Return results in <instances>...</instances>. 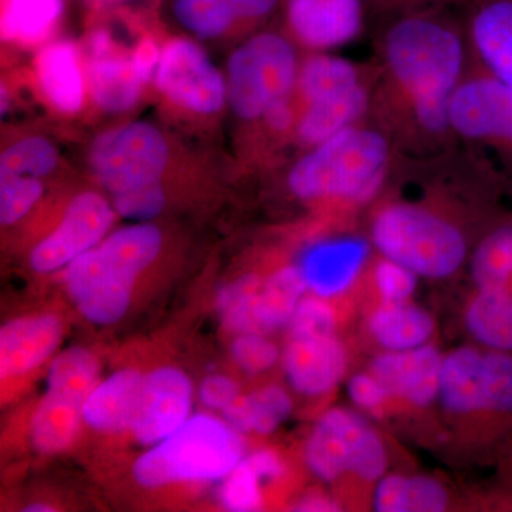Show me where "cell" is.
<instances>
[{"label":"cell","mask_w":512,"mask_h":512,"mask_svg":"<svg viewBox=\"0 0 512 512\" xmlns=\"http://www.w3.org/2000/svg\"><path fill=\"white\" fill-rule=\"evenodd\" d=\"M303 460L326 484L348 476L375 484L389 467L382 436L366 417L345 407H332L316 420L303 447Z\"/></svg>","instance_id":"52a82bcc"},{"label":"cell","mask_w":512,"mask_h":512,"mask_svg":"<svg viewBox=\"0 0 512 512\" xmlns=\"http://www.w3.org/2000/svg\"><path fill=\"white\" fill-rule=\"evenodd\" d=\"M56 147L43 137H28L6 148L0 157V174L45 177L57 164Z\"/></svg>","instance_id":"8d00e7d4"},{"label":"cell","mask_w":512,"mask_h":512,"mask_svg":"<svg viewBox=\"0 0 512 512\" xmlns=\"http://www.w3.org/2000/svg\"><path fill=\"white\" fill-rule=\"evenodd\" d=\"M87 86L96 106L109 113L130 110L140 97L143 80L106 30H96L86 43Z\"/></svg>","instance_id":"2e32d148"},{"label":"cell","mask_w":512,"mask_h":512,"mask_svg":"<svg viewBox=\"0 0 512 512\" xmlns=\"http://www.w3.org/2000/svg\"><path fill=\"white\" fill-rule=\"evenodd\" d=\"M282 366L289 386L308 397L326 396L338 387L349 369V353L333 335L289 336Z\"/></svg>","instance_id":"9a60e30c"},{"label":"cell","mask_w":512,"mask_h":512,"mask_svg":"<svg viewBox=\"0 0 512 512\" xmlns=\"http://www.w3.org/2000/svg\"><path fill=\"white\" fill-rule=\"evenodd\" d=\"M370 242L383 258L431 281L456 275L468 258L467 238L454 222L409 202H393L376 212Z\"/></svg>","instance_id":"5b68a950"},{"label":"cell","mask_w":512,"mask_h":512,"mask_svg":"<svg viewBox=\"0 0 512 512\" xmlns=\"http://www.w3.org/2000/svg\"><path fill=\"white\" fill-rule=\"evenodd\" d=\"M194 386L174 366L157 367L144 377L131 434L140 446L151 447L180 429L192 416Z\"/></svg>","instance_id":"4fadbf2b"},{"label":"cell","mask_w":512,"mask_h":512,"mask_svg":"<svg viewBox=\"0 0 512 512\" xmlns=\"http://www.w3.org/2000/svg\"><path fill=\"white\" fill-rule=\"evenodd\" d=\"M467 35L481 69L512 89V0H470Z\"/></svg>","instance_id":"ffe728a7"},{"label":"cell","mask_w":512,"mask_h":512,"mask_svg":"<svg viewBox=\"0 0 512 512\" xmlns=\"http://www.w3.org/2000/svg\"><path fill=\"white\" fill-rule=\"evenodd\" d=\"M168 157L163 134L151 124L137 121L97 137L89 161L97 181L116 195L160 183Z\"/></svg>","instance_id":"9c48e42d"},{"label":"cell","mask_w":512,"mask_h":512,"mask_svg":"<svg viewBox=\"0 0 512 512\" xmlns=\"http://www.w3.org/2000/svg\"><path fill=\"white\" fill-rule=\"evenodd\" d=\"M63 10L64 0H2L3 40L36 45L52 33Z\"/></svg>","instance_id":"f546056e"},{"label":"cell","mask_w":512,"mask_h":512,"mask_svg":"<svg viewBox=\"0 0 512 512\" xmlns=\"http://www.w3.org/2000/svg\"><path fill=\"white\" fill-rule=\"evenodd\" d=\"M241 386L231 376L212 373L204 377L198 387V400L205 409L214 413H222L241 396Z\"/></svg>","instance_id":"ee69618b"},{"label":"cell","mask_w":512,"mask_h":512,"mask_svg":"<svg viewBox=\"0 0 512 512\" xmlns=\"http://www.w3.org/2000/svg\"><path fill=\"white\" fill-rule=\"evenodd\" d=\"M43 195L39 177L20 174H0V221L16 224L29 214Z\"/></svg>","instance_id":"74e56055"},{"label":"cell","mask_w":512,"mask_h":512,"mask_svg":"<svg viewBox=\"0 0 512 512\" xmlns=\"http://www.w3.org/2000/svg\"><path fill=\"white\" fill-rule=\"evenodd\" d=\"M292 510L299 512H336L340 511V504L332 495L315 490L303 494L293 505Z\"/></svg>","instance_id":"bcb514c9"},{"label":"cell","mask_w":512,"mask_h":512,"mask_svg":"<svg viewBox=\"0 0 512 512\" xmlns=\"http://www.w3.org/2000/svg\"><path fill=\"white\" fill-rule=\"evenodd\" d=\"M367 104L369 93L365 84L349 92L308 103L299 120V138L308 146H318L340 131L356 126L357 120L365 114Z\"/></svg>","instance_id":"83f0119b"},{"label":"cell","mask_w":512,"mask_h":512,"mask_svg":"<svg viewBox=\"0 0 512 512\" xmlns=\"http://www.w3.org/2000/svg\"><path fill=\"white\" fill-rule=\"evenodd\" d=\"M245 454L244 434L222 416L192 414L180 429L137 457L133 477L146 488L222 481Z\"/></svg>","instance_id":"277c9868"},{"label":"cell","mask_w":512,"mask_h":512,"mask_svg":"<svg viewBox=\"0 0 512 512\" xmlns=\"http://www.w3.org/2000/svg\"><path fill=\"white\" fill-rule=\"evenodd\" d=\"M360 84L359 69L340 57L313 56L299 69L298 89L306 104L349 92Z\"/></svg>","instance_id":"d6a6232c"},{"label":"cell","mask_w":512,"mask_h":512,"mask_svg":"<svg viewBox=\"0 0 512 512\" xmlns=\"http://www.w3.org/2000/svg\"><path fill=\"white\" fill-rule=\"evenodd\" d=\"M100 380V362L92 350L73 346L60 352L47 370L46 389L73 394L86 402Z\"/></svg>","instance_id":"e575fe53"},{"label":"cell","mask_w":512,"mask_h":512,"mask_svg":"<svg viewBox=\"0 0 512 512\" xmlns=\"http://www.w3.org/2000/svg\"><path fill=\"white\" fill-rule=\"evenodd\" d=\"M372 248V242L355 235L320 239L303 249L295 265L308 293L332 301L356 285Z\"/></svg>","instance_id":"5bb4252c"},{"label":"cell","mask_w":512,"mask_h":512,"mask_svg":"<svg viewBox=\"0 0 512 512\" xmlns=\"http://www.w3.org/2000/svg\"><path fill=\"white\" fill-rule=\"evenodd\" d=\"M167 202L164 188L160 183L144 185L133 190L113 195V207L116 214L124 220L148 222L163 212Z\"/></svg>","instance_id":"b9f144b4"},{"label":"cell","mask_w":512,"mask_h":512,"mask_svg":"<svg viewBox=\"0 0 512 512\" xmlns=\"http://www.w3.org/2000/svg\"><path fill=\"white\" fill-rule=\"evenodd\" d=\"M308 295L298 266L278 269L262 281L259 289V308L265 333L288 328L296 306Z\"/></svg>","instance_id":"1f68e13d"},{"label":"cell","mask_w":512,"mask_h":512,"mask_svg":"<svg viewBox=\"0 0 512 512\" xmlns=\"http://www.w3.org/2000/svg\"><path fill=\"white\" fill-rule=\"evenodd\" d=\"M390 146L380 131L352 126L296 161L289 190L303 201L365 202L386 177Z\"/></svg>","instance_id":"3957f363"},{"label":"cell","mask_w":512,"mask_h":512,"mask_svg":"<svg viewBox=\"0 0 512 512\" xmlns=\"http://www.w3.org/2000/svg\"><path fill=\"white\" fill-rule=\"evenodd\" d=\"M163 234L156 225L134 222L107 235L99 245L63 269L73 305L93 325H116L133 301L137 278L156 261Z\"/></svg>","instance_id":"7a4b0ae2"},{"label":"cell","mask_w":512,"mask_h":512,"mask_svg":"<svg viewBox=\"0 0 512 512\" xmlns=\"http://www.w3.org/2000/svg\"><path fill=\"white\" fill-rule=\"evenodd\" d=\"M348 397L360 413L383 416L393 397L382 380L372 372H360L350 377Z\"/></svg>","instance_id":"7bdbcfd3"},{"label":"cell","mask_w":512,"mask_h":512,"mask_svg":"<svg viewBox=\"0 0 512 512\" xmlns=\"http://www.w3.org/2000/svg\"><path fill=\"white\" fill-rule=\"evenodd\" d=\"M286 15L295 36L313 49L342 46L363 26L362 0H288Z\"/></svg>","instance_id":"d6986e66"},{"label":"cell","mask_w":512,"mask_h":512,"mask_svg":"<svg viewBox=\"0 0 512 512\" xmlns=\"http://www.w3.org/2000/svg\"><path fill=\"white\" fill-rule=\"evenodd\" d=\"M229 352L235 366L249 376L269 372L282 359L281 350L266 333H238Z\"/></svg>","instance_id":"f35d334b"},{"label":"cell","mask_w":512,"mask_h":512,"mask_svg":"<svg viewBox=\"0 0 512 512\" xmlns=\"http://www.w3.org/2000/svg\"><path fill=\"white\" fill-rule=\"evenodd\" d=\"M137 369H121L99 380L83 404V423L99 433L130 431L144 384Z\"/></svg>","instance_id":"44dd1931"},{"label":"cell","mask_w":512,"mask_h":512,"mask_svg":"<svg viewBox=\"0 0 512 512\" xmlns=\"http://www.w3.org/2000/svg\"><path fill=\"white\" fill-rule=\"evenodd\" d=\"M419 276L392 259L380 258L373 268V285L380 301L386 303L412 301L419 286Z\"/></svg>","instance_id":"60d3db41"},{"label":"cell","mask_w":512,"mask_h":512,"mask_svg":"<svg viewBox=\"0 0 512 512\" xmlns=\"http://www.w3.org/2000/svg\"><path fill=\"white\" fill-rule=\"evenodd\" d=\"M26 512H55L56 508L52 504L36 501V503L28 504L25 507Z\"/></svg>","instance_id":"681fc988"},{"label":"cell","mask_w":512,"mask_h":512,"mask_svg":"<svg viewBox=\"0 0 512 512\" xmlns=\"http://www.w3.org/2000/svg\"><path fill=\"white\" fill-rule=\"evenodd\" d=\"M450 128L490 148L512 173V89L480 67L466 77L450 101Z\"/></svg>","instance_id":"30bf717a"},{"label":"cell","mask_w":512,"mask_h":512,"mask_svg":"<svg viewBox=\"0 0 512 512\" xmlns=\"http://www.w3.org/2000/svg\"><path fill=\"white\" fill-rule=\"evenodd\" d=\"M448 505L446 485L424 474L386 473L373 488L372 507L377 512H443Z\"/></svg>","instance_id":"484cf974"},{"label":"cell","mask_w":512,"mask_h":512,"mask_svg":"<svg viewBox=\"0 0 512 512\" xmlns=\"http://www.w3.org/2000/svg\"><path fill=\"white\" fill-rule=\"evenodd\" d=\"M116 210L94 191L74 197L62 221L30 252V266L37 274H50L72 264L74 259L99 245L109 235Z\"/></svg>","instance_id":"8fae6325"},{"label":"cell","mask_w":512,"mask_h":512,"mask_svg":"<svg viewBox=\"0 0 512 512\" xmlns=\"http://www.w3.org/2000/svg\"><path fill=\"white\" fill-rule=\"evenodd\" d=\"M63 320L55 313L19 316L0 329L2 382L30 375L46 363L63 340Z\"/></svg>","instance_id":"e0dca14e"},{"label":"cell","mask_w":512,"mask_h":512,"mask_svg":"<svg viewBox=\"0 0 512 512\" xmlns=\"http://www.w3.org/2000/svg\"><path fill=\"white\" fill-rule=\"evenodd\" d=\"M293 400L285 387L268 384L238 397L221 413L222 419L241 434L269 436L291 417Z\"/></svg>","instance_id":"f1b7e54d"},{"label":"cell","mask_w":512,"mask_h":512,"mask_svg":"<svg viewBox=\"0 0 512 512\" xmlns=\"http://www.w3.org/2000/svg\"><path fill=\"white\" fill-rule=\"evenodd\" d=\"M36 74L47 101L62 113H76L84 103V77L76 46L67 40L43 47Z\"/></svg>","instance_id":"cb8c5ba5"},{"label":"cell","mask_w":512,"mask_h":512,"mask_svg":"<svg viewBox=\"0 0 512 512\" xmlns=\"http://www.w3.org/2000/svg\"><path fill=\"white\" fill-rule=\"evenodd\" d=\"M279 0H175L174 13L185 29L200 37H217L238 20H261Z\"/></svg>","instance_id":"d4e9b609"},{"label":"cell","mask_w":512,"mask_h":512,"mask_svg":"<svg viewBox=\"0 0 512 512\" xmlns=\"http://www.w3.org/2000/svg\"><path fill=\"white\" fill-rule=\"evenodd\" d=\"M264 119L269 127L274 128L276 131H285L291 127L293 121V110L289 100L276 103L271 109L266 111Z\"/></svg>","instance_id":"7dc6e473"},{"label":"cell","mask_w":512,"mask_h":512,"mask_svg":"<svg viewBox=\"0 0 512 512\" xmlns=\"http://www.w3.org/2000/svg\"><path fill=\"white\" fill-rule=\"evenodd\" d=\"M265 474L245 454L238 466L222 480L220 503L231 512H255L265 507Z\"/></svg>","instance_id":"d590c367"},{"label":"cell","mask_w":512,"mask_h":512,"mask_svg":"<svg viewBox=\"0 0 512 512\" xmlns=\"http://www.w3.org/2000/svg\"><path fill=\"white\" fill-rule=\"evenodd\" d=\"M161 53L153 39H143L134 49L131 60L136 67L137 74L143 83H147L157 72Z\"/></svg>","instance_id":"f6af8a7d"},{"label":"cell","mask_w":512,"mask_h":512,"mask_svg":"<svg viewBox=\"0 0 512 512\" xmlns=\"http://www.w3.org/2000/svg\"><path fill=\"white\" fill-rule=\"evenodd\" d=\"M384 9L396 10V12H407V10L434 8L448 0H376Z\"/></svg>","instance_id":"c3c4849f"},{"label":"cell","mask_w":512,"mask_h":512,"mask_svg":"<svg viewBox=\"0 0 512 512\" xmlns=\"http://www.w3.org/2000/svg\"><path fill=\"white\" fill-rule=\"evenodd\" d=\"M444 355L436 346H421L403 352H382L370 370L387 387L393 400L413 407H429L439 400Z\"/></svg>","instance_id":"ac0fdd59"},{"label":"cell","mask_w":512,"mask_h":512,"mask_svg":"<svg viewBox=\"0 0 512 512\" xmlns=\"http://www.w3.org/2000/svg\"><path fill=\"white\" fill-rule=\"evenodd\" d=\"M470 274L476 288H512V218L498 221L478 241Z\"/></svg>","instance_id":"4dcf8cb0"},{"label":"cell","mask_w":512,"mask_h":512,"mask_svg":"<svg viewBox=\"0 0 512 512\" xmlns=\"http://www.w3.org/2000/svg\"><path fill=\"white\" fill-rule=\"evenodd\" d=\"M298 76L295 50L284 36L261 33L251 37L228 63L229 104L241 119L264 117L276 103L289 100Z\"/></svg>","instance_id":"ba28073f"},{"label":"cell","mask_w":512,"mask_h":512,"mask_svg":"<svg viewBox=\"0 0 512 512\" xmlns=\"http://www.w3.org/2000/svg\"><path fill=\"white\" fill-rule=\"evenodd\" d=\"M367 330L383 352H403L429 345L436 322L429 311L412 301L382 302L370 313Z\"/></svg>","instance_id":"7402d4cb"},{"label":"cell","mask_w":512,"mask_h":512,"mask_svg":"<svg viewBox=\"0 0 512 512\" xmlns=\"http://www.w3.org/2000/svg\"><path fill=\"white\" fill-rule=\"evenodd\" d=\"M338 313L329 299L308 295L299 302L288 325L289 336L333 335Z\"/></svg>","instance_id":"ab89813d"},{"label":"cell","mask_w":512,"mask_h":512,"mask_svg":"<svg viewBox=\"0 0 512 512\" xmlns=\"http://www.w3.org/2000/svg\"><path fill=\"white\" fill-rule=\"evenodd\" d=\"M261 285L262 279L258 276L244 275L225 285L218 293V316L228 332L234 335L247 332L265 333L259 308Z\"/></svg>","instance_id":"836d02e7"},{"label":"cell","mask_w":512,"mask_h":512,"mask_svg":"<svg viewBox=\"0 0 512 512\" xmlns=\"http://www.w3.org/2000/svg\"><path fill=\"white\" fill-rule=\"evenodd\" d=\"M84 400L46 389L29 424V439L40 454L53 456L69 450L83 423Z\"/></svg>","instance_id":"603a6c76"},{"label":"cell","mask_w":512,"mask_h":512,"mask_svg":"<svg viewBox=\"0 0 512 512\" xmlns=\"http://www.w3.org/2000/svg\"><path fill=\"white\" fill-rule=\"evenodd\" d=\"M464 323L476 345L512 353V288H476Z\"/></svg>","instance_id":"4316f807"},{"label":"cell","mask_w":512,"mask_h":512,"mask_svg":"<svg viewBox=\"0 0 512 512\" xmlns=\"http://www.w3.org/2000/svg\"><path fill=\"white\" fill-rule=\"evenodd\" d=\"M156 83L173 103L194 113H217L228 97L220 70L191 40L175 39L164 47Z\"/></svg>","instance_id":"7c38bea8"},{"label":"cell","mask_w":512,"mask_h":512,"mask_svg":"<svg viewBox=\"0 0 512 512\" xmlns=\"http://www.w3.org/2000/svg\"><path fill=\"white\" fill-rule=\"evenodd\" d=\"M439 402L448 413L478 417L495 433L512 427V353L463 346L444 355Z\"/></svg>","instance_id":"8992f818"},{"label":"cell","mask_w":512,"mask_h":512,"mask_svg":"<svg viewBox=\"0 0 512 512\" xmlns=\"http://www.w3.org/2000/svg\"><path fill=\"white\" fill-rule=\"evenodd\" d=\"M384 63L417 126L430 136L450 128V101L463 82L460 32L433 8L407 10L383 37Z\"/></svg>","instance_id":"6da1fadb"}]
</instances>
